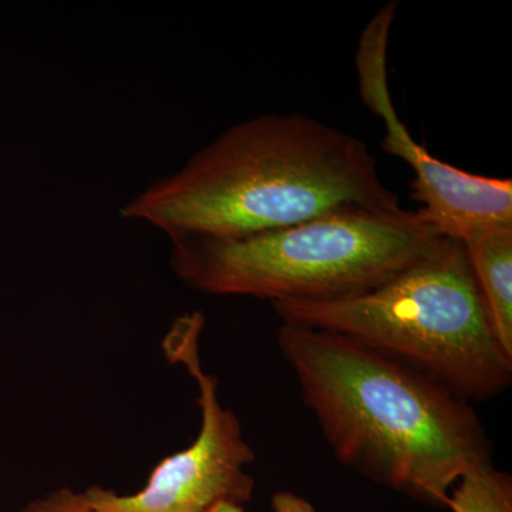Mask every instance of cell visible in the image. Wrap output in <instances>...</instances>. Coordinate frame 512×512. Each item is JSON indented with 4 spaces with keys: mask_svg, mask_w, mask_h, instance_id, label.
I'll return each instance as SVG.
<instances>
[{
    "mask_svg": "<svg viewBox=\"0 0 512 512\" xmlns=\"http://www.w3.org/2000/svg\"><path fill=\"white\" fill-rule=\"evenodd\" d=\"M376 158L348 131L303 114L239 121L120 208L175 237L241 238L346 211H394Z\"/></svg>",
    "mask_w": 512,
    "mask_h": 512,
    "instance_id": "cell-1",
    "label": "cell"
},
{
    "mask_svg": "<svg viewBox=\"0 0 512 512\" xmlns=\"http://www.w3.org/2000/svg\"><path fill=\"white\" fill-rule=\"evenodd\" d=\"M278 348L340 464L447 508L466 471L493 460L473 404L429 377L330 330L282 323Z\"/></svg>",
    "mask_w": 512,
    "mask_h": 512,
    "instance_id": "cell-2",
    "label": "cell"
},
{
    "mask_svg": "<svg viewBox=\"0 0 512 512\" xmlns=\"http://www.w3.org/2000/svg\"><path fill=\"white\" fill-rule=\"evenodd\" d=\"M282 323L330 330L403 363L468 403L507 392L512 356L457 239L440 237L372 291L325 302L274 303Z\"/></svg>",
    "mask_w": 512,
    "mask_h": 512,
    "instance_id": "cell-3",
    "label": "cell"
},
{
    "mask_svg": "<svg viewBox=\"0 0 512 512\" xmlns=\"http://www.w3.org/2000/svg\"><path fill=\"white\" fill-rule=\"evenodd\" d=\"M443 235L420 210L346 211L241 238H170L194 291L274 303L325 302L383 285Z\"/></svg>",
    "mask_w": 512,
    "mask_h": 512,
    "instance_id": "cell-4",
    "label": "cell"
},
{
    "mask_svg": "<svg viewBox=\"0 0 512 512\" xmlns=\"http://www.w3.org/2000/svg\"><path fill=\"white\" fill-rule=\"evenodd\" d=\"M204 326L202 312L185 313L163 340L168 362L183 366L198 386L200 433L190 446L163 458L137 493L100 485L84 490L90 512H205L218 503L245 505L254 497L255 478L247 471L255 463L254 448L237 414L222 406L217 377L202 369Z\"/></svg>",
    "mask_w": 512,
    "mask_h": 512,
    "instance_id": "cell-5",
    "label": "cell"
},
{
    "mask_svg": "<svg viewBox=\"0 0 512 512\" xmlns=\"http://www.w3.org/2000/svg\"><path fill=\"white\" fill-rule=\"evenodd\" d=\"M397 3L389 2L369 20L360 35L355 67L360 97L384 124L380 147L400 158L414 177L412 195L421 214L443 237L464 241L478 229L512 224L511 178L467 173L431 156L410 134L394 109L387 72V52Z\"/></svg>",
    "mask_w": 512,
    "mask_h": 512,
    "instance_id": "cell-6",
    "label": "cell"
},
{
    "mask_svg": "<svg viewBox=\"0 0 512 512\" xmlns=\"http://www.w3.org/2000/svg\"><path fill=\"white\" fill-rule=\"evenodd\" d=\"M461 244L497 338L512 356V224L478 229Z\"/></svg>",
    "mask_w": 512,
    "mask_h": 512,
    "instance_id": "cell-7",
    "label": "cell"
},
{
    "mask_svg": "<svg viewBox=\"0 0 512 512\" xmlns=\"http://www.w3.org/2000/svg\"><path fill=\"white\" fill-rule=\"evenodd\" d=\"M451 512H512V477L484 461L466 471L448 497Z\"/></svg>",
    "mask_w": 512,
    "mask_h": 512,
    "instance_id": "cell-8",
    "label": "cell"
},
{
    "mask_svg": "<svg viewBox=\"0 0 512 512\" xmlns=\"http://www.w3.org/2000/svg\"><path fill=\"white\" fill-rule=\"evenodd\" d=\"M18 512H90V505L84 491L62 487L30 501Z\"/></svg>",
    "mask_w": 512,
    "mask_h": 512,
    "instance_id": "cell-9",
    "label": "cell"
},
{
    "mask_svg": "<svg viewBox=\"0 0 512 512\" xmlns=\"http://www.w3.org/2000/svg\"><path fill=\"white\" fill-rule=\"evenodd\" d=\"M275 512H318L311 501L292 493V491H278L271 501ZM205 512H248L244 505L234 503H218L212 505L210 510Z\"/></svg>",
    "mask_w": 512,
    "mask_h": 512,
    "instance_id": "cell-10",
    "label": "cell"
}]
</instances>
